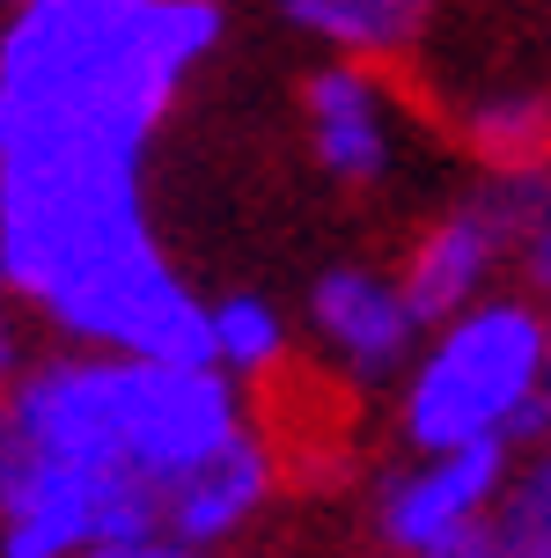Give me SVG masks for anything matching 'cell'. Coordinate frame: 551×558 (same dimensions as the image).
Instances as JSON below:
<instances>
[{"mask_svg":"<svg viewBox=\"0 0 551 558\" xmlns=\"http://www.w3.org/2000/svg\"><path fill=\"white\" fill-rule=\"evenodd\" d=\"M493 558H551V463L544 448H529L515 477H507V493L500 507L486 514V536H478Z\"/></svg>","mask_w":551,"mask_h":558,"instance_id":"obj_12","label":"cell"},{"mask_svg":"<svg viewBox=\"0 0 551 558\" xmlns=\"http://www.w3.org/2000/svg\"><path fill=\"white\" fill-rule=\"evenodd\" d=\"M302 331L346 390H390L419 353V316L405 308L390 265H375V257H338L309 279Z\"/></svg>","mask_w":551,"mask_h":558,"instance_id":"obj_7","label":"cell"},{"mask_svg":"<svg viewBox=\"0 0 551 558\" xmlns=\"http://www.w3.org/2000/svg\"><path fill=\"white\" fill-rule=\"evenodd\" d=\"M220 37V0H23L0 15V279L52 345L206 353V294L155 228L147 162Z\"/></svg>","mask_w":551,"mask_h":558,"instance_id":"obj_1","label":"cell"},{"mask_svg":"<svg viewBox=\"0 0 551 558\" xmlns=\"http://www.w3.org/2000/svg\"><path fill=\"white\" fill-rule=\"evenodd\" d=\"M544 88L537 82H500V88H470L448 111V133L464 140L486 169H537L544 162Z\"/></svg>","mask_w":551,"mask_h":558,"instance_id":"obj_11","label":"cell"},{"mask_svg":"<svg viewBox=\"0 0 551 558\" xmlns=\"http://www.w3.org/2000/svg\"><path fill=\"white\" fill-rule=\"evenodd\" d=\"M515 463H523V448H493V441L397 456L368 493V530H375L383 558H448L478 544Z\"/></svg>","mask_w":551,"mask_h":558,"instance_id":"obj_5","label":"cell"},{"mask_svg":"<svg viewBox=\"0 0 551 558\" xmlns=\"http://www.w3.org/2000/svg\"><path fill=\"white\" fill-rule=\"evenodd\" d=\"M551 177L537 169H486L470 192H456L434 221L405 235V251L390 265L405 308L419 331L456 316V308L500 294L507 279H523V294L544 302V265H551Z\"/></svg>","mask_w":551,"mask_h":558,"instance_id":"obj_4","label":"cell"},{"mask_svg":"<svg viewBox=\"0 0 551 558\" xmlns=\"http://www.w3.org/2000/svg\"><path fill=\"white\" fill-rule=\"evenodd\" d=\"M279 493H287V448H279V434L257 412L243 434H228L206 463H192L169 485L155 536L192 544V551H243L250 536L273 522Z\"/></svg>","mask_w":551,"mask_h":558,"instance_id":"obj_8","label":"cell"},{"mask_svg":"<svg viewBox=\"0 0 551 558\" xmlns=\"http://www.w3.org/2000/svg\"><path fill=\"white\" fill-rule=\"evenodd\" d=\"M88 558H243V551H192V544H169V536H140V544H110Z\"/></svg>","mask_w":551,"mask_h":558,"instance_id":"obj_14","label":"cell"},{"mask_svg":"<svg viewBox=\"0 0 551 558\" xmlns=\"http://www.w3.org/2000/svg\"><path fill=\"white\" fill-rule=\"evenodd\" d=\"M23 361H29V331H23V308H15V294H8V279H0V383H8Z\"/></svg>","mask_w":551,"mask_h":558,"instance_id":"obj_13","label":"cell"},{"mask_svg":"<svg viewBox=\"0 0 551 558\" xmlns=\"http://www.w3.org/2000/svg\"><path fill=\"white\" fill-rule=\"evenodd\" d=\"M8 8H23V0H0V15H8Z\"/></svg>","mask_w":551,"mask_h":558,"instance_id":"obj_16","label":"cell"},{"mask_svg":"<svg viewBox=\"0 0 551 558\" xmlns=\"http://www.w3.org/2000/svg\"><path fill=\"white\" fill-rule=\"evenodd\" d=\"M441 0H279V23L309 37L324 59H354V66H397L427 45Z\"/></svg>","mask_w":551,"mask_h":558,"instance_id":"obj_9","label":"cell"},{"mask_svg":"<svg viewBox=\"0 0 551 558\" xmlns=\"http://www.w3.org/2000/svg\"><path fill=\"white\" fill-rule=\"evenodd\" d=\"M295 316L257 294V287H236V294H206V353L199 361L228 375L243 397H265L273 383H287L295 367Z\"/></svg>","mask_w":551,"mask_h":558,"instance_id":"obj_10","label":"cell"},{"mask_svg":"<svg viewBox=\"0 0 551 558\" xmlns=\"http://www.w3.org/2000/svg\"><path fill=\"white\" fill-rule=\"evenodd\" d=\"M257 418L206 361L29 353L0 383V558H88L140 544L169 485Z\"/></svg>","mask_w":551,"mask_h":558,"instance_id":"obj_2","label":"cell"},{"mask_svg":"<svg viewBox=\"0 0 551 558\" xmlns=\"http://www.w3.org/2000/svg\"><path fill=\"white\" fill-rule=\"evenodd\" d=\"M551 412V324L544 302L500 287L419 331V353L390 383V426L405 456L434 448H537Z\"/></svg>","mask_w":551,"mask_h":558,"instance_id":"obj_3","label":"cell"},{"mask_svg":"<svg viewBox=\"0 0 551 558\" xmlns=\"http://www.w3.org/2000/svg\"><path fill=\"white\" fill-rule=\"evenodd\" d=\"M302 133H309V162L338 192H383V184H397L405 147H412V104H405L397 74H383V66L324 59L302 82Z\"/></svg>","mask_w":551,"mask_h":558,"instance_id":"obj_6","label":"cell"},{"mask_svg":"<svg viewBox=\"0 0 551 558\" xmlns=\"http://www.w3.org/2000/svg\"><path fill=\"white\" fill-rule=\"evenodd\" d=\"M448 558H493V551H486V544H464V551H448Z\"/></svg>","mask_w":551,"mask_h":558,"instance_id":"obj_15","label":"cell"}]
</instances>
